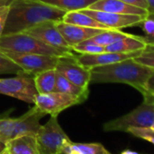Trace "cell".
<instances>
[{"label":"cell","instance_id":"cell-1","mask_svg":"<svg viewBox=\"0 0 154 154\" xmlns=\"http://www.w3.org/2000/svg\"><path fill=\"white\" fill-rule=\"evenodd\" d=\"M65 13L39 0H12L3 35L21 33L46 21H61Z\"/></svg>","mask_w":154,"mask_h":154},{"label":"cell","instance_id":"cell-2","mask_svg":"<svg viewBox=\"0 0 154 154\" xmlns=\"http://www.w3.org/2000/svg\"><path fill=\"white\" fill-rule=\"evenodd\" d=\"M153 72V68L140 64L133 58H129L91 69V84H125L142 94L149 77Z\"/></svg>","mask_w":154,"mask_h":154},{"label":"cell","instance_id":"cell-3","mask_svg":"<svg viewBox=\"0 0 154 154\" xmlns=\"http://www.w3.org/2000/svg\"><path fill=\"white\" fill-rule=\"evenodd\" d=\"M0 50L4 52H15L24 54H38L52 56H72L71 50H61L47 45L36 38L25 33L2 35L0 38Z\"/></svg>","mask_w":154,"mask_h":154},{"label":"cell","instance_id":"cell-4","mask_svg":"<svg viewBox=\"0 0 154 154\" xmlns=\"http://www.w3.org/2000/svg\"><path fill=\"white\" fill-rule=\"evenodd\" d=\"M144 101L131 112L105 122V131H127L130 128L154 129V97H143Z\"/></svg>","mask_w":154,"mask_h":154},{"label":"cell","instance_id":"cell-5","mask_svg":"<svg viewBox=\"0 0 154 154\" xmlns=\"http://www.w3.org/2000/svg\"><path fill=\"white\" fill-rule=\"evenodd\" d=\"M45 116L35 106L17 118H0V140L7 143L9 140L24 135H35Z\"/></svg>","mask_w":154,"mask_h":154},{"label":"cell","instance_id":"cell-6","mask_svg":"<svg viewBox=\"0 0 154 154\" xmlns=\"http://www.w3.org/2000/svg\"><path fill=\"white\" fill-rule=\"evenodd\" d=\"M39 154H62V149L71 140L60 126L57 116H51L35 134Z\"/></svg>","mask_w":154,"mask_h":154},{"label":"cell","instance_id":"cell-7","mask_svg":"<svg viewBox=\"0 0 154 154\" xmlns=\"http://www.w3.org/2000/svg\"><path fill=\"white\" fill-rule=\"evenodd\" d=\"M0 94L32 104L37 95L33 76L26 72L11 78H0Z\"/></svg>","mask_w":154,"mask_h":154},{"label":"cell","instance_id":"cell-8","mask_svg":"<svg viewBox=\"0 0 154 154\" xmlns=\"http://www.w3.org/2000/svg\"><path fill=\"white\" fill-rule=\"evenodd\" d=\"M81 103H83V102L79 98L56 91L46 94H37L34 103L35 108L38 112L45 115L49 114L51 116H58L63 111Z\"/></svg>","mask_w":154,"mask_h":154},{"label":"cell","instance_id":"cell-9","mask_svg":"<svg viewBox=\"0 0 154 154\" xmlns=\"http://www.w3.org/2000/svg\"><path fill=\"white\" fill-rule=\"evenodd\" d=\"M5 53L23 70L24 72L32 76L40 72L55 68L60 58L58 56L38 54H24L15 52Z\"/></svg>","mask_w":154,"mask_h":154},{"label":"cell","instance_id":"cell-10","mask_svg":"<svg viewBox=\"0 0 154 154\" xmlns=\"http://www.w3.org/2000/svg\"><path fill=\"white\" fill-rule=\"evenodd\" d=\"M74 56L75 54L60 57L55 70L73 85L89 89L91 85V69L79 64L75 61Z\"/></svg>","mask_w":154,"mask_h":154},{"label":"cell","instance_id":"cell-11","mask_svg":"<svg viewBox=\"0 0 154 154\" xmlns=\"http://www.w3.org/2000/svg\"><path fill=\"white\" fill-rule=\"evenodd\" d=\"M56 21H46L34 26L22 33L32 35L42 43L61 50H71L66 41L63 39L55 26Z\"/></svg>","mask_w":154,"mask_h":154},{"label":"cell","instance_id":"cell-12","mask_svg":"<svg viewBox=\"0 0 154 154\" xmlns=\"http://www.w3.org/2000/svg\"><path fill=\"white\" fill-rule=\"evenodd\" d=\"M80 11L92 17L101 24L112 29H121L123 27L138 26L140 25V23L146 18L145 17L142 16L116 14V13L93 10L90 8H85Z\"/></svg>","mask_w":154,"mask_h":154},{"label":"cell","instance_id":"cell-13","mask_svg":"<svg viewBox=\"0 0 154 154\" xmlns=\"http://www.w3.org/2000/svg\"><path fill=\"white\" fill-rule=\"evenodd\" d=\"M141 51L140 52H132V53H112V52H103L100 54H80L79 55H75V61L81 64L82 66L93 69L97 66H103L114 63H118L129 58H134L138 56Z\"/></svg>","mask_w":154,"mask_h":154},{"label":"cell","instance_id":"cell-14","mask_svg":"<svg viewBox=\"0 0 154 154\" xmlns=\"http://www.w3.org/2000/svg\"><path fill=\"white\" fill-rule=\"evenodd\" d=\"M56 28L66 41L68 45L72 48V46L88 40L96 35L100 34L103 30L107 29H98V28H91V27H85L76 25L67 24L61 21L55 22Z\"/></svg>","mask_w":154,"mask_h":154},{"label":"cell","instance_id":"cell-15","mask_svg":"<svg viewBox=\"0 0 154 154\" xmlns=\"http://www.w3.org/2000/svg\"><path fill=\"white\" fill-rule=\"evenodd\" d=\"M93 10L104 11L116 14H125V15H137L147 17L149 15L148 10L142 9L137 7L128 5L122 0H97L92 4L89 8Z\"/></svg>","mask_w":154,"mask_h":154},{"label":"cell","instance_id":"cell-16","mask_svg":"<svg viewBox=\"0 0 154 154\" xmlns=\"http://www.w3.org/2000/svg\"><path fill=\"white\" fill-rule=\"evenodd\" d=\"M147 45L144 36L130 35L112 45L105 46V52L112 53H132L142 51Z\"/></svg>","mask_w":154,"mask_h":154},{"label":"cell","instance_id":"cell-17","mask_svg":"<svg viewBox=\"0 0 154 154\" xmlns=\"http://www.w3.org/2000/svg\"><path fill=\"white\" fill-rule=\"evenodd\" d=\"M7 149L9 154H39L35 135H24L9 140Z\"/></svg>","mask_w":154,"mask_h":154},{"label":"cell","instance_id":"cell-18","mask_svg":"<svg viewBox=\"0 0 154 154\" xmlns=\"http://www.w3.org/2000/svg\"><path fill=\"white\" fill-rule=\"evenodd\" d=\"M62 154H112L101 143H75L68 141L62 149Z\"/></svg>","mask_w":154,"mask_h":154},{"label":"cell","instance_id":"cell-19","mask_svg":"<svg viewBox=\"0 0 154 154\" xmlns=\"http://www.w3.org/2000/svg\"><path fill=\"white\" fill-rule=\"evenodd\" d=\"M62 21L67 24L76 25L85 27H91V28H98V29H112L104 25L101 24L92 17L83 13L82 11H70L66 12L65 15L63 17Z\"/></svg>","mask_w":154,"mask_h":154},{"label":"cell","instance_id":"cell-20","mask_svg":"<svg viewBox=\"0 0 154 154\" xmlns=\"http://www.w3.org/2000/svg\"><path fill=\"white\" fill-rule=\"evenodd\" d=\"M37 94L51 93L55 90L56 70L55 68L40 72L33 76Z\"/></svg>","mask_w":154,"mask_h":154},{"label":"cell","instance_id":"cell-21","mask_svg":"<svg viewBox=\"0 0 154 154\" xmlns=\"http://www.w3.org/2000/svg\"><path fill=\"white\" fill-rule=\"evenodd\" d=\"M54 91L73 95L79 98L83 103L85 102L89 96V89H85L73 85L58 72H56V82Z\"/></svg>","mask_w":154,"mask_h":154},{"label":"cell","instance_id":"cell-22","mask_svg":"<svg viewBox=\"0 0 154 154\" xmlns=\"http://www.w3.org/2000/svg\"><path fill=\"white\" fill-rule=\"evenodd\" d=\"M39 1L66 12H70L87 8L97 0H39Z\"/></svg>","mask_w":154,"mask_h":154},{"label":"cell","instance_id":"cell-23","mask_svg":"<svg viewBox=\"0 0 154 154\" xmlns=\"http://www.w3.org/2000/svg\"><path fill=\"white\" fill-rule=\"evenodd\" d=\"M131 34L122 32L120 29H107V30H103L100 34L96 35L95 36L90 38V40H92L93 42L96 43L99 45L105 47L122 38L129 36Z\"/></svg>","mask_w":154,"mask_h":154},{"label":"cell","instance_id":"cell-24","mask_svg":"<svg viewBox=\"0 0 154 154\" xmlns=\"http://www.w3.org/2000/svg\"><path fill=\"white\" fill-rule=\"evenodd\" d=\"M24 72L23 70L10 59L5 52L0 50V74H18Z\"/></svg>","mask_w":154,"mask_h":154},{"label":"cell","instance_id":"cell-25","mask_svg":"<svg viewBox=\"0 0 154 154\" xmlns=\"http://www.w3.org/2000/svg\"><path fill=\"white\" fill-rule=\"evenodd\" d=\"M72 51L78 53V54H100L105 52V47L97 45L96 43L93 42L92 40L88 39L84 42H81L73 46H72Z\"/></svg>","mask_w":154,"mask_h":154},{"label":"cell","instance_id":"cell-26","mask_svg":"<svg viewBox=\"0 0 154 154\" xmlns=\"http://www.w3.org/2000/svg\"><path fill=\"white\" fill-rule=\"evenodd\" d=\"M133 59L140 64L154 69V45H147L141 53Z\"/></svg>","mask_w":154,"mask_h":154},{"label":"cell","instance_id":"cell-27","mask_svg":"<svg viewBox=\"0 0 154 154\" xmlns=\"http://www.w3.org/2000/svg\"><path fill=\"white\" fill-rule=\"evenodd\" d=\"M140 24L145 34L144 38L147 45H154V17L149 14Z\"/></svg>","mask_w":154,"mask_h":154},{"label":"cell","instance_id":"cell-28","mask_svg":"<svg viewBox=\"0 0 154 154\" xmlns=\"http://www.w3.org/2000/svg\"><path fill=\"white\" fill-rule=\"evenodd\" d=\"M126 132L131 133V135L145 140L154 145V129L153 128H130Z\"/></svg>","mask_w":154,"mask_h":154},{"label":"cell","instance_id":"cell-29","mask_svg":"<svg viewBox=\"0 0 154 154\" xmlns=\"http://www.w3.org/2000/svg\"><path fill=\"white\" fill-rule=\"evenodd\" d=\"M143 97H154V72L149 77L145 85L143 93L141 94Z\"/></svg>","mask_w":154,"mask_h":154},{"label":"cell","instance_id":"cell-30","mask_svg":"<svg viewBox=\"0 0 154 154\" xmlns=\"http://www.w3.org/2000/svg\"><path fill=\"white\" fill-rule=\"evenodd\" d=\"M8 12H9V5L3 6L0 8V38H1L3 32H4V28H5Z\"/></svg>","mask_w":154,"mask_h":154},{"label":"cell","instance_id":"cell-31","mask_svg":"<svg viewBox=\"0 0 154 154\" xmlns=\"http://www.w3.org/2000/svg\"><path fill=\"white\" fill-rule=\"evenodd\" d=\"M122 1L133 7H137L146 10L149 9V4L147 0H122Z\"/></svg>","mask_w":154,"mask_h":154},{"label":"cell","instance_id":"cell-32","mask_svg":"<svg viewBox=\"0 0 154 154\" xmlns=\"http://www.w3.org/2000/svg\"><path fill=\"white\" fill-rule=\"evenodd\" d=\"M149 4V14H154V0H147Z\"/></svg>","mask_w":154,"mask_h":154},{"label":"cell","instance_id":"cell-33","mask_svg":"<svg viewBox=\"0 0 154 154\" xmlns=\"http://www.w3.org/2000/svg\"><path fill=\"white\" fill-rule=\"evenodd\" d=\"M12 2V0H0V8L3 6H8Z\"/></svg>","mask_w":154,"mask_h":154},{"label":"cell","instance_id":"cell-34","mask_svg":"<svg viewBox=\"0 0 154 154\" xmlns=\"http://www.w3.org/2000/svg\"><path fill=\"white\" fill-rule=\"evenodd\" d=\"M6 149H7V144H6L5 142H3V141L0 140V153L3 152Z\"/></svg>","mask_w":154,"mask_h":154},{"label":"cell","instance_id":"cell-35","mask_svg":"<svg viewBox=\"0 0 154 154\" xmlns=\"http://www.w3.org/2000/svg\"><path fill=\"white\" fill-rule=\"evenodd\" d=\"M121 154H139V153L136 152V151L131 150V149H125V150H123Z\"/></svg>","mask_w":154,"mask_h":154},{"label":"cell","instance_id":"cell-36","mask_svg":"<svg viewBox=\"0 0 154 154\" xmlns=\"http://www.w3.org/2000/svg\"><path fill=\"white\" fill-rule=\"evenodd\" d=\"M0 154H9V152H8V149H5V150H4L3 152H1V153H0Z\"/></svg>","mask_w":154,"mask_h":154},{"label":"cell","instance_id":"cell-37","mask_svg":"<svg viewBox=\"0 0 154 154\" xmlns=\"http://www.w3.org/2000/svg\"><path fill=\"white\" fill-rule=\"evenodd\" d=\"M150 15H152V16H154V14H150Z\"/></svg>","mask_w":154,"mask_h":154},{"label":"cell","instance_id":"cell-38","mask_svg":"<svg viewBox=\"0 0 154 154\" xmlns=\"http://www.w3.org/2000/svg\"><path fill=\"white\" fill-rule=\"evenodd\" d=\"M149 15H150V14H149ZM151 16H152V15H151ZM153 17H154V16H153Z\"/></svg>","mask_w":154,"mask_h":154}]
</instances>
